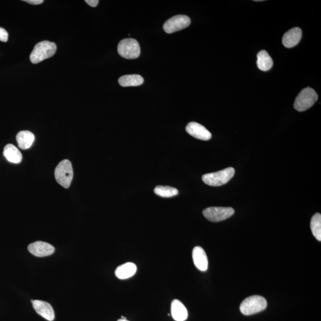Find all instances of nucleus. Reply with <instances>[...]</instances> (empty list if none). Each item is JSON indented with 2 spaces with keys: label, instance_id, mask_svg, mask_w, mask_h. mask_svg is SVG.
<instances>
[{
  "label": "nucleus",
  "instance_id": "obj_1",
  "mask_svg": "<svg viewBox=\"0 0 321 321\" xmlns=\"http://www.w3.org/2000/svg\"><path fill=\"white\" fill-rule=\"evenodd\" d=\"M57 50V46L54 42L44 41L39 42L33 49L30 55V60L33 64L40 62L53 57Z\"/></svg>",
  "mask_w": 321,
  "mask_h": 321
},
{
  "label": "nucleus",
  "instance_id": "obj_2",
  "mask_svg": "<svg viewBox=\"0 0 321 321\" xmlns=\"http://www.w3.org/2000/svg\"><path fill=\"white\" fill-rule=\"evenodd\" d=\"M267 307V301L261 295H252L242 302L240 310L244 315H252L264 311Z\"/></svg>",
  "mask_w": 321,
  "mask_h": 321
},
{
  "label": "nucleus",
  "instance_id": "obj_3",
  "mask_svg": "<svg viewBox=\"0 0 321 321\" xmlns=\"http://www.w3.org/2000/svg\"><path fill=\"white\" fill-rule=\"evenodd\" d=\"M235 173V169L229 167L217 172L204 174L202 176V180L205 184L211 187H220L229 182Z\"/></svg>",
  "mask_w": 321,
  "mask_h": 321
},
{
  "label": "nucleus",
  "instance_id": "obj_4",
  "mask_svg": "<svg viewBox=\"0 0 321 321\" xmlns=\"http://www.w3.org/2000/svg\"><path fill=\"white\" fill-rule=\"evenodd\" d=\"M54 174L58 184L64 188H69L73 177L71 162L68 160H61L56 167Z\"/></svg>",
  "mask_w": 321,
  "mask_h": 321
},
{
  "label": "nucleus",
  "instance_id": "obj_5",
  "mask_svg": "<svg viewBox=\"0 0 321 321\" xmlns=\"http://www.w3.org/2000/svg\"><path fill=\"white\" fill-rule=\"evenodd\" d=\"M318 95L314 89L311 88L303 89L295 98L294 107L298 111L306 110L316 103L318 100Z\"/></svg>",
  "mask_w": 321,
  "mask_h": 321
},
{
  "label": "nucleus",
  "instance_id": "obj_6",
  "mask_svg": "<svg viewBox=\"0 0 321 321\" xmlns=\"http://www.w3.org/2000/svg\"><path fill=\"white\" fill-rule=\"evenodd\" d=\"M118 53L122 57L132 60L139 57L140 48L136 39L127 38L119 42L117 47Z\"/></svg>",
  "mask_w": 321,
  "mask_h": 321
},
{
  "label": "nucleus",
  "instance_id": "obj_7",
  "mask_svg": "<svg viewBox=\"0 0 321 321\" xmlns=\"http://www.w3.org/2000/svg\"><path fill=\"white\" fill-rule=\"evenodd\" d=\"M235 214L230 207H209L203 211V215L211 222H219L229 218Z\"/></svg>",
  "mask_w": 321,
  "mask_h": 321
},
{
  "label": "nucleus",
  "instance_id": "obj_8",
  "mask_svg": "<svg viewBox=\"0 0 321 321\" xmlns=\"http://www.w3.org/2000/svg\"><path fill=\"white\" fill-rule=\"evenodd\" d=\"M190 19L185 15H177L172 17L166 21L163 26L165 32L172 33L184 29L190 24Z\"/></svg>",
  "mask_w": 321,
  "mask_h": 321
},
{
  "label": "nucleus",
  "instance_id": "obj_9",
  "mask_svg": "<svg viewBox=\"0 0 321 321\" xmlns=\"http://www.w3.org/2000/svg\"><path fill=\"white\" fill-rule=\"evenodd\" d=\"M29 252L37 257H44L52 255L55 252L54 247L46 242L38 241L31 243L28 246Z\"/></svg>",
  "mask_w": 321,
  "mask_h": 321
},
{
  "label": "nucleus",
  "instance_id": "obj_10",
  "mask_svg": "<svg viewBox=\"0 0 321 321\" xmlns=\"http://www.w3.org/2000/svg\"><path fill=\"white\" fill-rule=\"evenodd\" d=\"M186 130L191 136L202 140H210L212 136V134L204 126L196 122L188 123Z\"/></svg>",
  "mask_w": 321,
  "mask_h": 321
},
{
  "label": "nucleus",
  "instance_id": "obj_11",
  "mask_svg": "<svg viewBox=\"0 0 321 321\" xmlns=\"http://www.w3.org/2000/svg\"><path fill=\"white\" fill-rule=\"evenodd\" d=\"M33 308L37 314L45 319L53 321L55 318V313L52 305L42 300H32Z\"/></svg>",
  "mask_w": 321,
  "mask_h": 321
},
{
  "label": "nucleus",
  "instance_id": "obj_12",
  "mask_svg": "<svg viewBox=\"0 0 321 321\" xmlns=\"http://www.w3.org/2000/svg\"><path fill=\"white\" fill-rule=\"evenodd\" d=\"M194 264L200 271H207L208 268V260L206 253L204 249L200 246L194 247L192 252Z\"/></svg>",
  "mask_w": 321,
  "mask_h": 321
},
{
  "label": "nucleus",
  "instance_id": "obj_13",
  "mask_svg": "<svg viewBox=\"0 0 321 321\" xmlns=\"http://www.w3.org/2000/svg\"><path fill=\"white\" fill-rule=\"evenodd\" d=\"M302 31L299 27H294L284 35L283 44L286 48L294 47L298 44L302 38Z\"/></svg>",
  "mask_w": 321,
  "mask_h": 321
},
{
  "label": "nucleus",
  "instance_id": "obj_14",
  "mask_svg": "<svg viewBox=\"0 0 321 321\" xmlns=\"http://www.w3.org/2000/svg\"><path fill=\"white\" fill-rule=\"evenodd\" d=\"M171 315L176 321H185L188 317L187 308L180 300L174 299L171 303Z\"/></svg>",
  "mask_w": 321,
  "mask_h": 321
},
{
  "label": "nucleus",
  "instance_id": "obj_15",
  "mask_svg": "<svg viewBox=\"0 0 321 321\" xmlns=\"http://www.w3.org/2000/svg\"><path fill=\"white\" fill-rule=\"evenodd\" d=\"M137 271L136 265L132 263L124 264L117 268L115 274L120 280L128 279L135 274Z\"/></svg>",
  "mask_w": 321,
  "mask_h": 321
},
{
  "label": "nucleus",
  "instance_id": "obj_16",
  "mask_svg": "<svg viewBox=\"0 0 321 321\" xmlns=\"http://www.w3.org/2000/svg\"><path fill=\"white\" fill-rule=\"evenodd\" d=\"M19 147L22 149H29L35 140V136L32 132L27 131L19 132L16 136Z\"/></svg>",
  "mask_w": 321,
  "mask_h": 321
},
{
  "label": "nucleus",
  "instance_id": "obj_17",
  "mask_svg": "<svg viewBox=\"0 0 321 321\" xmlns=\"http://www.w3.org/2000/svg\"><path fill=\"white\" fill-rule=\"evenodd\" d=\"M3 154L8 161L14 164H19L22 161V155L15 145L8 144L5 146Z\"/></svg>",
  "mask_w": 321,
  "mask_h": 321
},
{
  "label": "nucleus",
  "instance_id": "obj_18",
  "mask_svg": "<svg viewBox=\"0 0 321 321\" xmlns=\"http://www.w3.org/2000/svg\"><path fill=\"white\" fill-rule=\"evenodd\" d=\"M257 66L262 71H268L272 68L273 61L266 51L262 50L257 55Z\"/></svg>",
  "mask_w": 321,
  "mask_h": 321
},
{
  "label": "nucleus",
  "instance_id": "obj_19",
  "mask_svg": "<svg viewBox=\"0 0 321 321\" xmlns=\"http://www.w3.org/2000/svg\"><path fill=\"white\" fill-rule=\"evenodd\" d=\"M144 80L139 75H125L120 78L119 83L123 87L137 86L141 85Z\"/></svg>",
  "mask_w": 321,
  "mask_h": 321
},
{
  "label": "nucleus",
  "instance_id": "obj_20",
  "mask_svg": "<svg viewBox=\"0 0 321 321\" xmlns=\"http://www.w3.org/2000/svg\"><path fill=\"white\" fill-rule=\"evenodd\" d=\"M154 192L162 198H171L178 195L179 191L176 188L167 186H158L154 188Z\"/></svg>",
  "mask_w": 321,
  "mask_h": 321
},
{
  "label": "nucleus",
  "instance_id": "obj_21",
  "mask_svg": "<svg viewBox=\"0 0 321 321\" xmlns=\"http://www.w3.org/2000/svg\"><path fill=\"white\" fill-rule=\"evenodd\" d=\"M311 229L312 234L318 241H321V215L317 213L312 216L311 221Z\"/></svg>",
  "mask_w": 321,
  "mask_h": 321
},
{
  "label": "nucleus",
  "instance_id": "obj_22",
  "mask_svg": "<svg viewBox=\"0 0 321 321\" xmlns=\"http://www.w3.org/2000/svg\"><path fill=\"white\" fill-rule=\"evenodd\" d=\"M8 34L4 28L0 27V41L7 42L8 41Z\"/></svg>",
  "mask_w": 321,
  "mask_h": 321
},
{
  "label": "nucleus",
  "instance_id": "obj_23",
  "mask_svg": "<svg viewBox=\"0 0 321 321\" xmlns=\"http://www.w3.org/2000/svg\"><path fill=\"white\" fill-rule=\"evenodd\" d=\"M85 2L92 7H97L98 3H99L98 0H86Z\"/></svg>",
  "mask_w": 321,
  "mask_h": 321
},
{
  "label": "nucleus",
  "instance_id": "obj_24",
  "mask_svg": "<svg viewBox=\"0 0 321 321\" xmlns=\"http://www.w3.org/2000/svg\"><path fill=\"white\" fill-rule=\"evenodd\" d=\"M24 1L33 5L41 4L44 2L43 0H25Z\"/></svg>",
  "mask_w": 321,
  "mask_h": 321
},
{
  "label": "nucleus",
  "instance_id": "obj_25",
  "mask_svg": "<svg viewBox=\"0 0 321 321\" xmlns=\"http://www.w3.org/2000/svg\"><path fill=\"white\" fill-rule=\"evenodd\" d=\"M117 321H129L128 320H127L125 318H121V319L118 320Z\"/></svg>",
  "mask_w": 321,
  "mask_h": 321
}]
</instances>
